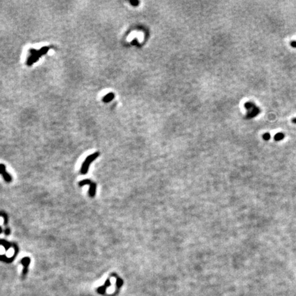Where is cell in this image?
I'll list each match as a JSON object with an SVG mask.
<instances>
[{
  "label": "cell",
  "mask_w": 296,
  "mask_h": 296,
  "mask_svg": "<svg viewBox=\"0 0 296 296\" xmlns=\"http://www.w3.org/2000/svg\"><path fill=\"white\" fill-rule=\"evenodd\" d=\"M98 156V154L96 153L95 154H93V155L90 156L88 157V158H86V161L84 163V165H83V166L82 167V173H86L87 172V171H88L87 169H88L90 163L91 161H94V159L95 158L96 156Z\"/></svg>",
  "instance_id": "cell-1"
},
{
  "label": "cell",
  "mask_w": 296,
  "mask_h": 296,
  "mask_svg": "<svg viewBox=\"0 0 296 296\" xmlns=\"http://www.w3.org/2000/svg\"><path fill=\"white\" fill-rule=\"evenodd\" d=\"M110 284H111V283H110V280H109V279H108V280L106 281L105 284H104L103 286H100V287H99V288L97 289V293H100V294L104 295V293H106V289L108 288V287H109V286H110Z\"/></svg>",
  "instance_id": "cell-2"
},
{
  "label": "cell",
  "mask_w": 296,
  "mask_h": 296,
  "mask_svg": "<svg viewBox=\"0 0 296 296\" xmlns=\"http://www.w3.org/2000/svg\"><path fill=\"white\" fill-rule=\"evenodd\" d=\"M284 138V134L283 133H277L276 135L274 136V140L276 141H280L282 140Z\"/></svg>",
  "instance_id": "cell-3"
},
{
  "label": "cell",
  "mask_w": 296,
  "mask_h": 296,
  "mask_svg": "<svg viewBox=\"0 0 296 296\" xmlns=\"http://www.w3.org/2000/svg\"><path fill=\"white\" fill-rule=\"evenodd\" d=\"M117 288H121L122 286V285H123V280H122V278H117Z\"/></svg>",
  "instance_id": "cell-4"
},
{
  "label": "cell",
  "mask_w": 296,
  "mask_h": 296,
  "mask_svg": "<svg viewBox=\"0 0 296 296\" xmlns=\"http://www.w3.org/2000/svg\"><path fill=\"white\" fill-rule=\"evenodd\" d=\"M270 137H271L270 134L269 133H265L263 135V139L265 140V141H268V140L270 139Z\"/></svg>",
  "instance_id": "cell-5"
},
{
  "label": "cell",
  "mask_w": 296,
  "mask_h": 296,
  "mask_svg": "<svg viewBox=\"0 0 296 296\" xmlns=\"http://www.w3.org/2000/svg\"><path fill=\"white\" fill-rule=\"evenodd\" d=\"M130 3H131L132 4H133V6H137L139 2H137V1H136V2H134V1H132V2H131Z\"/></svg>",
  "instance_id": "cell-6"
},
{
  "label": "cell",
  "mask_w": 296,
  "mask_h": 296,
  "mask_svg": "<svg viewBox=\"0 0 296 296\" xmlns=\"http://www.w3.org/2000/svg\"><path fill=\"white\" fill-rule=\"evenodd\" d=\"M291 45L293 47H295L296 48V41L291 42Z\"/></svg>",
  "instance_id": "cell-7"
},
{
  "label": "cell",
  "mask_w": 296,
  "mask_h": 296,
  "mask_svg": "<svg viewBox=\"0 0 296 296\" xmlns=\"http://www.w3.org/2000/svg\"><path fill=\"white\" fill-rule=\"evenodd\" d=\"M292 122L293 124H296V118H293V119Z\"/></svg>",
  "instance_id": "cell-8"
}]
</instances>
